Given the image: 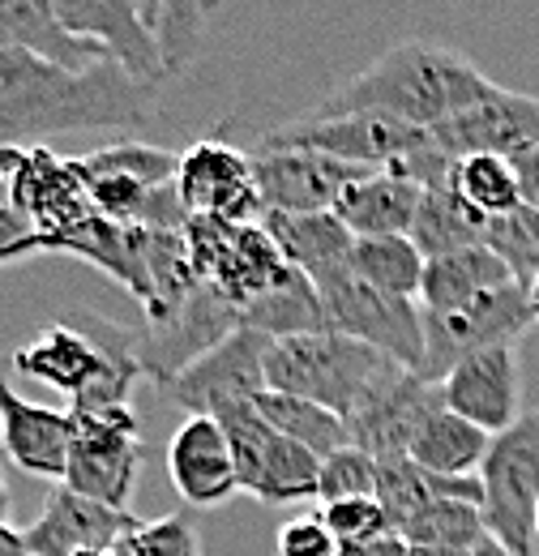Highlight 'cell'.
Segmentation results:
<instances>
[{
	"instance_id": "17",
	"label": "cell",
	"mask_w": 539,
	"mask_h": 556,
	"mask_svg": "<svg viewBox=\"0 0 539 556\" xmlns=\"http://www.w3.org/2000/svg\"><path fill=\"white\" fill-rule=\"evenodd\" d=\"M57 17L73 39L103 48L141 81L159 86L167 77L159 35L150 30L141 0H57Z\"/></svg>"
},
{
	"instance_id": "46",
	"label": "cell",
	"mask_w": 539,
	"mask_h": 556,
	"mask_svg": "<svg viewBox=\"0 0 539 556\" xmlns=\"http://www.w3.org/2000/svg\"><path fill=\"white\" fill-rule=\"evenodd\" d=\"M411 556H472V553H459V548H411Z\"/></svg>"
},
{
	"instance_id": "41",
	"label": "cell",
	"mask_w": 539,
	"mask_h": 556,
	"mask_svg": "<svg viewBox=\"0 0 539 556\" xmlns=\"http://www.w3.org/2000/svg\"><path fill=\"white\" fill-rule=\"evenodd\" d=\"M30 236V223L17 214V210L9 206V198H0V266L9 262V253L22 244Z\"/></svg>"
},
{
	"instance_id": "52",
	"label": "cell",
	"mask_w": 539,
	"mask_h": 556,
	"mask_svg": "<svg viewBox=\"0 0 539 556\" xmlns=\"http://www.w3.org/2000/svg\"><path fill=\"white\" fill-rule=\"evenodd\" d=\"M0 198H4V180H0Z\"/></svg>"
},
{
	"instance_id": "5",
	"label": "cell",
	"mask_w": 539,
	"mask_h": 556,
	"mask_svg": "<svg viewBox=\"0 0 539 556\" xmlns=\"http://www.w3.org/2000/svg\"><path fill=\"white\" fill-rule=\"evenodd\" d=\"M73 419V445H68V471L61 484L129 509L134 501L137 471L146 463V445H141V424L134 407H68Z\"/></svg>"
},
{
	"instance_id": "45",
	"label": "cell",
	"mask_w": 539,
	"mask_h": 556,
	"mask_svg": "<svg viewBox=\"0 0 539 556\" xmlns=\"http://www.w3.org/2000/svg\"><path fill=\"white\" fill-rule=\"evenodd\" d=\"M472 556H514L510 553V548H505V544H497V540H492V535H484V540H479V544H475V553Z\"/></svg>"
},
{
	"instance_id": "50",
	"label": "cell",
	"mask_w": 539,
	"mask_h": 556,
	"mask_svg": "<svg viewBox=\"0 0 539 556\" xmlns=\"http://www.w3.org/2000/svg\"><path fill=\"white\" fill-rule=\"evenodd\" d=\"M218 4H223V0H210V9H218Z\"/></svg>"
},
{
	"instance_id": "2",
	"label": "cell",
	"mask_w": 539,
	"mask_h": 556,
	"mask_svg": "<svg viewBox=\"0 0 539 556\" xmlns=\"http://www.w3.org/2000/svg\"><path fill=\"white\" fill-rule=\"evenodd\" d=\"M497 81L450 43L437 39H403L386 48L373 65L351 73L313 108L322 116L347 112H377L411 129H437L441 121L467 112Z\"/></svg>"
},
{
	"instance_id": "13",
	"label": "cell",
	"mask_w": 539,
	"mask_h": 556,
	"mask_svg": "<svg viewBox=\"0 0 539 556\" xmlns=\"http://www.w3.org/2000/svg\"><path fill=\"white\" fill-rule=\"evenodd\" d=\"M274 339L262 330L240 326L231 339H223L214 351H205L198 364H189L172 386V403L189 416L223 419L236 407H249L266 390V351Z\"/></svg>"
},
{
	"instance_id": "1",
	"label": "cell",
	"mask_w": 539,
	"mask_h": 556,
	"mask_svg": "<svg viewBox=\"0 0 539 556\" xmlns=\"http://www.w3.org/2000/svg\"><path fill=\"white\" fill-rule=\"evenodd\" d=\"M154 112V86L103 61L68 70L30 52H0V150L48 146L61 134L137 129Z\"/></svg>"
},
{
	"instance_id": "18",
	"label": "cell",
	"mask_w": 539,
	"mask_h": 556,
	"mask_svg": "<svg viewBox=\"0 0 539 556\" xmlns=\"http://www.w3.org/2000/svg\"><path fill=\"white\" fill-rule=\"evenodd\" d=\"M253 176L266 214H322L335 210L342 189L360 180V167H347L317 150H291V146H258L253 150Z\"/></svg>"
},
{
	"instance_id": "11",
	"label": "cell",
	"mask_w": 539,
	"mask_h": 556,
	"mask_svg": "<svg viewBox=\"0 0 539 556\" xmlns=\"http://www.w3.org/2000/svg\"><path fill=\"white\" fill-rule=\"evenodd\" d=\"M4 198L35 236H61L95 214L90 189L77 172V159H61L52 146L0 150Z\"/></svg>"
},
{
	"instance_id": "42",
	"label": "cell",
	"mask_w": 539,
	"mask_h": 556,
	"mask_svg": "<svg viewBox=\"0 0 539 556\" xmlns=\"http://www.w3.org/2000/svg\"><path fill=\"white\" fill-rule=\"evenodd\" d=\"M514 167H518V180H523V198H527V206H539V146L536 150H527V154H518V159H514Z\"/></svg>"
},
{
	"instance_id": "4",
	"label": "cell",
	"mask_w": 539,
	"mask_h": 556,
	"mask_svg": "<svg viewBox=\"0 0 539 556\" xmlns=\"http://www.w3.org/2000/svg\"><path fill=\"white\" fill-rule=\"evenodd\" d=\"M484 484V522L497 544L514 556L536 553L539 514V407L492 437L488 458L479 467Z\"/></svg>"
},
{
	"instance_id": "25",
	"label": "cell",
	"mask_w": 539,
	"mask_h": 556,
	"mask_svg": "<svg viewBox=\"0 0 539 556\" xmlns=\"http://www.w3.org/2000/svg\"><path fill=\"white\" fill-rule=\"evenodd\" d=\"M262 227L278 244L283 262L309 278L326 275L335 266H347L351 249H355V236L338 223L335 210H322V214H266Z\"/></svg>"
},
{
	"instance_id": "19",
	"label": "cell",
	"mask_w": 539,
	"mask_h": 556,
	"mask_svg": "<svg viewBox=\"0 0 539 556\" xmlns=\"http://www.w3.org/2000/svg\"><path fill=\"white\" fill-rule=\"evenodd\" d=\"M441 403L454 416L472 419L484 432H505L523 419V359L518 343L467 355L441 381Z\"/></svg>"
},
{
	"instance_id": "43",
	"label": "cell",
	"mask_w": 539,
	"mask_h": 556,
	"mask_svg": "<svg viewBox=\"0 0 539 556\" xmlns=\"http://www.w3.org/2000/svg\"><path fill=\"white\" fill-rule=\"evenodd\" d=\"M338 556H411V544L403 535H386L377 544H351V548H338Z\"/></svg>"
},
{
	"instance_id": "51",
	"label": "cell",
	"mask_w": 539,
	"mask_h": 556,
	"mask_svg": "<svg viewBox=\"0 0 539 556\" xmlns=\"http://www.w3.org/2000/svg\"><path fill=\"white\" fill-rule=\"evenodd\" d=\"M536 540H539V514H536Z\"/></svg>"
},
{
	"instance_id": "28",
	"label": "cell",
	"mask_w": 539,
	"mask_h": 556,
	"mask_svg": "<svg viewBox=\"0 0 539 556\" xmlns=\"http://www.w3.org/2000/svg\"><path fill=\"white\" fill-rule=\"evenodd\" d=\"M484 231H488V218L475 206H467L459 198V189H424L419 214L411 223V244L428 262H437V257L484 244Z\"/></svg>"
},
{
	"instance_id": "33",
	"label": "cell",
	"mask_w": 539,
	"mask_h": 556,
	"mask_svg": "<svg viewBox=\"0 0 539 556\" xmlns=\"http://www.w3.org/2000/svg\"><path fill=\"white\" fill-rule=\"evenodd\" d=\"M454 189H459V198H463L467 206L479 210L484 218H501V214H510V210H518L527 202L514 159H501V154H472V159H459Z\"/></svg>"
},
{
	"instance_id": "8",
	"label": "cell",
	"mask_w": 539,
	"mask_h": 556,
	"mask_svg": "<svg viewBox=\"0 0 539 556\" xmlns=\"http://www.w3.org/2000/svg\"><path fill=\"white\" fill-rule=\"evenodd\" d=\"M227 428L240 492H249L262 505H296L317 501L322 492V458L304 450L300 441L283 437L274 424L258 416V403L236 407L218 419Z\"/></svg>"
},
{
	"instance_id": "47",
	"label": "cell",
	"mask_w": 539,
	"mask_h": 556,
	"mask_svg": "<svg viewBox=\"0 0 539 556\" xmlns=\"http://www.w3.org/2000/svg\"><path fill=\"white\" fill-rule=\"evenodd\" d=\"M4 514H9V488L0 480V531H4Z\"/></svg>"
},
{
	"instance_id": "37",
	"label": "cell",
	"mask_w": 539,
	"mask_h": 556,
	"mask_svg": "<svg viewBox=\"0 0 539 556\" xmlns=\"http://www.w3.org/2000/svg\"><path fill=\"white\" fill-rule=\"evenodd\" d=\"M317 514H322V522L330 527V535L338 540V548H351V544H377V540H386V535H399L390 509L381 505V496H347V501H330V505H322Z\"/></svg>"
},
{
	"instance_id": "49",
	"label": "cell",
	"mask_w": 539,
	"mask_h": 556,
	"mask_svg": "<svg viewBox=\"0 0 539 556\" xmlns=\"http://www.w3.org/2000/svg\"><path fill=\"white\" fill-rule=\"evenodd\" d=\"M125 540H129V535H125ZM125 540H121L116 548H108V553H90V556H129V544H125Z\"/></svg>"
},
{
	"instance_id": "30",
	"label": "cell",
	"mask_w": 539,
	"mask_h": 556,
	"mask_svg": "<svg viewBox=\"0 0 539 556\" xmlns=\"http://www.w3.org/2000/svg\"><path fill=\"white\" fill-rule=\"evenodd\" d=\"M351 270L364 278L368 287L386 291V295H399V300H415L419 304V287H424L428 257L411 244V236H373V240H355Z\"/></svg>"
},
{
	"instance_id": "40",
	"label": "cell",
	"mask_w": 539,
	"mask_h": 556,
	"mask_svg": "<svg viewBox=\"0 0 539 556\" xmlns=\"http://www.w3.org/2000/svg\"><path fill=\"white\" fill-rule=\"evenodd\" d=\"M274 556H338V540L322 514H300L274 531Z\"/></svg>"
},
{
	"instance_id": "6",
	"label": "cell",
	"mask_w": 539,
	"mask_h": 556,
	"mask_svg": "<svg viewBox=\"0 0 539 556\" xmlns=\"http://www.w3.org/2000/svg\"><path fill=\"white\" fill-rule=\"evenodd\" d=\"M313 287L322 295L326 326L335 334H351L368 348L394 355L411 372H419V364H424V313L415 300H399V295L368 287L351 270V262L317 275Z\"/></svg>"
},
{
	"instance_id": "15",
	"label": "cell",
	"mask_w": 539,
	"mask_h": 556,
	"mask_svg": "<svg viewBox=\"0 0 539 556\" xmlns=\"http://www.w3.org/2000/svg\"><path fill=\"white\" fill-rule=\"evenodd\" d=\"M428 138L437 141L450 159H472V154L518 159V154L539 146V99L497 86L492 94H484L467 112L428 129Z\"/></svg>"
},
{
	"instance_id": "34",
	"label": "cell",
	"mask_w": 539,
	"mask_h": 556,
	"mask_svg": "<svg viewBox=\"0 0 539 556\" xmlns=\"http://www.w3.org/2000/svg\"><path fill=\"white\" fill-rule=\"evenodd\" d=\"M411 548H459V553H475V544L488 535L484 509L467 505V501H433L428 509H419L403 531Z\"/></svg>"
},
{
	"instance_id": "29",
	"label": "cell",
	"mask_w": 539,
	"mask_h": 556,
	"mask_svg": "<svg viewBox=\"0 0 539 556\" xmlns=\"http://www.w3.org/2000/svg\"><path fill=\"white\" fill-rule=\"evenodd\" d=\"M240 326L262 330L266 339H300V334H326V308L313 287V278L287 270L278 287H270L262 300H253L240 313Z\"/></svg>"
},
{
	"instance_id": "16",
	"label": "cell",
	"mask_w": 539,
	"mask_h": 556,
	"mask_svg": "<svg viewBox=\"0 0 539 556\" xmlns=\"http://www.w3.org/2000/svg\"><path fill=\"white\" fill-rule=\"evenodd\" d=\"M134 527L137 518L129 509L90 501L73 488L57 484L48 492L39 518L30 527H22L17 535L30 556H90L116 548Z\"/></svg>"
},
{
	"instance_id": "39",
	"label": "cell",
	"mask_w": 539,
	"mask_h": 556,
	"mask_svg": "<svg viewBox=\"0 0 539 556\" xmlns=\"http://www.w3.org/2000/svg\"><path fill=\"white\" fill-rule=\"evenodd\" d=\"M129 556H202L198 527L180 514L154 518V522H137L129 531Z\"/></svg>"
},
{
	"instance_id": "23",
	"label": "cell",
	"mask_w": 539,
	"mask_h": 556,
	"mask_svg": "<svg viewBox=\"0 0 539 556\" xmlns=\"http://www.w3.org/2000/svg\"><path fill=\"white\" fill-rule=\"evenodd\" d=\"M419 198H424V189L394 176V172H364L360 180H351L342 189L335 214L355 240L411 236V223L419 214Z\"/></svg>"
},
{
	"instance_id": "9",
	"label": "cell",
	"mask_w": 539,
	"mask_h": 556,
	"mask_svg": "<svg viewBox=\"0 0 539 556\" xmlns=\"http://www.w3.org/2000/svg\"><path fill=\"white\" fill-rule=\"evenodd\" d=\"M536 326L531 300L523 282H505L459 313H424V364L419 377L441 386L450 368H459L467 355L505 343H523V334Z\"/></svg>"
},
{
	"instance_id": "22",
	"label": "cell",
	"mask_w": 539,
	"mask_h": 556,
	"mask_svg": "<svg viewBox=\"0 0 539 556\" xmlns=\"http://www.w3.org/2000/svg\"><path fill=\"white\" fill-rule=\"evenodd\" d=\"M437 407H446L441 403V386H433V381H424L419 372L406 368L403 377L390 381L360 416L347 419V437H351V445H360L377 463L406 458L415 437H419V428H424V419L433 416Z\"/></svg>"
},
{
	"instance_id": "20",
	"label": "cell",
	"mask_w": 539,
	"mask_h": 556,
	"mask_svg": "<svg viewBox=\"0 0 539 556\" xmlns=\"http://www.w3.org/2000/svg\"><path fill=\"white\" fill-rule=\"evenodd\" d=\"M167 480L193 509H218L240 492L227 428L214 416H189L167 437Z\"/></svg>"
},
{
	"instance_id": "21",
	"label": "cell",
	"mask_w": 539,
	"mask_h": 556,
	"mask_svg": "<svg viewBox=\"0 0 539 556\" xmlns=\"http://www.w3.org/2000/svg\"><path fill=\"white\" fill-rule=\"evenodd\" d=\"M9 372H13V359L0 355V445H4L9 463L39 480H65L73 419L57 407L26 403L13 390Z\"/></svg>"
},
{
	"instance_id": "14",
	"label": "cell",
	"mask_w": 539,
	"mask_h": 556,
	"mask_svg": "<svg viewBox=\"0 0 539 556\" xmlns=\"http://www.w3.org/2000/svg\"><path fill=\"white\" fill-rule=\"evenodd\" d=\"M176 189L189 214H210L227 223H262L266 202L258 193L253 176V154L227 146V141L205 138L180 154Z\"/></svg>"
},
{
	"instance_id": "31",
	"label": "cell",
	"mask_w": 539,
	"mask_h": 556,
	"mask_svg": "<svg viewBox=\"0 0 539 556\" xmlns=\"http://www.w3.org/2000/svg\"><path fill=\"white\" fill-rule=\"evenodd\" d=\"M253 403H258V416L266 419V424H274L283 437L300 441L304 450H313L317 458H330L335 450L351 445V437H347V419L335 416V412H326V407H317V403H309V399L278 394V390H262Z\"/></svg>"
},
{
	"instance_id": "35",
	"label": "cell",
	"mask_w": 539,
	"mask_h": 556,
	"mask_svg": "<svg viewBox=\"0 0 539 556\" xmlns=\"http://www.w3.org/2000/svg\"><path fill=\"white\" fill-rule=\"evenodd\" d=\"M484 244L510 266V275L518 278L523 287H531L539 278V206L523 202V206L501 214V218H488Z\"/></svg>"
},
{
	"instance_id": "36",
	"label": "cell",
	"mask_w": 539,
	"mask_h": 556,
	"mask_svg": "<svg viewBox=\"0 0 539 556\" xmlns=\"http://www.w3.org/2000/svg\"><path fill=\"white\" fill-rule=\"evenodd\" d=\"M205 17H210V0H159V48H163L167 77L185 73L198 61Z\"/></svg>"
},
{
	"instance_id": "26",
	"label": "cell",
	"mask_w": 539,
	"mask_h": 556,
	"mask_svg": "<svg viewBox=\"0 0 539 556\" xmlns=\"http://www.w3.org/2000/svg\"><path fill=\"white\" fill-rule=\"evenodd\" d=\"M505 282H518V278L510 275V266L488 244H475V249H463V253L437 257L424 270L419 313H459V308H467L479 295H488V291H497Z\"/></svg>"
},
{
	"instance_id": "44",
	"label": "cell",
	"mask_w": 539,
	"mask_h": 556,
	"mask_svg": "<svg viewBox=\"0 0 539 556\" xmlns=\"http://www.w3.org/2000/svg\"><path fill=\"white\" fill-rule=\"evenodd\" d=\"M0 556H30V553L22 548V535L4 527V531H0Z\"/></svg>"
},
{
	"instance_id": "10",
	"label": "cell",
	"mask_w": 539,
	"mask_h": 556,
	"mask_svg": "<svg viewBox=\"0 0 539 556\" xmlns=\"http://www.w3.org/2000/svg\"><path fill=\"white\" fill-rule=\"evenodd\" d=\"M236 330H240V308L218 287L202 282L172 317L163 321L141 317V326H129V351L141 377L167 390L189 364H198L205 351H214Z\"/></svg>"
},
{
	"instance_id": "38",
	"label": "cell",
	"mask_w": 539,
	"mask_h": 556,
	"mask_svg": "<svg viewBox=\"0 0 539 556\" xmlns=\"http://www.w3.org/2000/svg\"><path fill=\"white\" fill-rule=\"evenodd\" d=\"M377 480H381V463L373 454H364L360 445H342L330 458H322L317 505L347 501V496H377Z\"/></svg>"
},
{
	"instance_id": "48",
	"label": "cell",
	"mask_w": 539,
	"mask_h": 556,
	"mask_svg": "<svg viewBox=\"0 0 539 556\" xmlns=\"http://www.w3.org/2000/svg\"><path fill=\"white\" fill-rule=\"evenodd\" d=\"M527 300H531V313H536V321H539V278L527 287Z\"/></svg>"
},
{
	"instance_id": "3",
	"label": "cell",
	"mask_w": 539,
	"mask_h": 556,
	"mask_svg": "<svg viewBox=\"0 0 539 556\" xmlns=\"http://www.w3.org/2000/svg\"><path fill=\"white\" fill-rule=\"evenodd\" d=\"M403 372L406 364H399L394 355L335 330L274 339L266 351V390L309 399L342 419L360 416Z\"/></svg>"
},
{
	"instance_id": "12",
	"label": "cell",
	"mask_w": 539,
	"mask_h": 556,
	"mask_svg": "<svg viewBox=\"0 0 539 556\" xmlns=\"http://www.w3.org/2000/svg\"><path fill=\"white\" fill-rule=\"evenodd\" d=\"M428 129H411L377 112H347V116H322L309 112L300 121H287L270 129L262 146H291V150H317L360 172H386L399 154H406Z\"/></svg>"
},
{
	"instance_id": "27",
	"label": "cell",
	"mask_w": 539,
	"mask_h": 556,
	"mask_svg": "<svg viewBox=\"0 0 539 556\" xmlns=\"http://www.w3.org/2000/svg\"><path fill=\"white\" fill-rule=\"evenodd\" d=\"M492 432L475 428L472 419L454 416L450 407H437L424 419L415 445H411V463H419L433 476H479L484 458H488Z\"/></svg>"
},
{
	"instance_id": "7",
	"label": "cell",
	"mask_w": 539,
	"mask_h": 556,
	"mask_svg": "<svg viewBox=\"0 0 539 556\" xmlns=\"http://www.w3.org/2000/svg\"><path fill=\"white\" fill-rule=\"evenodd\" d=\"M185 244L202 282L218 287L240 313L253 300H262L270 287H278L291 270L262 223H227L193 214L185 227Z\"/></svg>"
},
{
	"instance_id": "32",
	"label": "cell",
	"mask_w": 539,
	"mask_h": 556,
	"mask_svg": "<svg viewBox=\"0 0 539 556\" xmlns=\"http://www.w3.org/2000/svg\"><path fill=\"white\" fill-rule=\"evenodd\" d=\"M77 172L86 180H95V176H129V180H141L150 189H167V185H176L180 154L163 150V146H150V141H112L103 150L82 154Z\"/></svg>"
},
{
	"instance_id": "24",
	"label": "cell",
	"mask_w": 539,
	"mask_h": 556,
	"mask_svg": "<svg viewBox=\"0 0 539 556\" xmlns=\"http://www.w3.org/2000/svg\"><path fill=\"white\" fill-rule=\"evenodd\" d=\"M0 52H30L68 70L112 61L103 48L68 35L57 17V0H0Z\"/></svg>"
}]
</instances>
